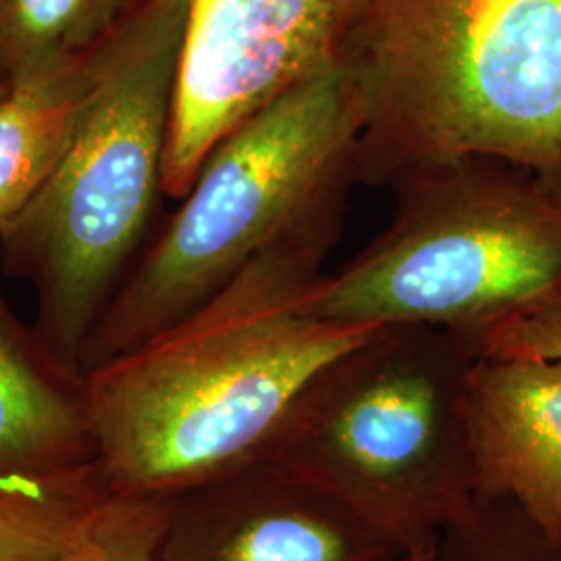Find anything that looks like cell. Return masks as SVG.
<instances>
[{
    "label": "cell",
    "instance_id": "1",
    "mask_svg": "<svg viewBox=\"0 0 561 561\" xmlns=\"http://www.w3.org/2000/svg\"><path fill=\"white\" fill-rule=\"evenodd\" d=\"M335 243L264 252L183 321L83 375L113 493L180 497L259 463L310 385L391 329L312 308Z\"/></svg>",
    "mask_w": 561,
    "mask_h": 561
},
{
    "label": "cell",
    "instance_id": "2",
    "mask_svg": "<svg viewBox=\"0 0 561 561\" xmlns=\"http://www.w3.org/2000/svg\"><path fill=\"white\" fill-rule=\"evenodd\" d=\"M341 60L360 183L468 157L561 180V0H368Z\"/></svg>",
    "mask_w": 561,
    "mask_h": 561
},
{
    "label": "cell",
    "instance_id": "3",
    "mask_svg": "<svg viewBox=\"0 0 561 561\" xmlns=\"http://www.w3.org/2000/svg\"><path fill=\"white\" fill-rule=\"evenodd\" d=\"M185 25L187 0H129L67 150L0 227L2 271L34 287V329L78 373L164 196Z\"/></svg>",
    "mask_w": 561,
    "mask_h": 561
},
{
    "label": "cell",
    "instance_id": "4",
    "mask_svg": "<svg viewBox=\"0 0 561 561\" xmlns=\"http://www.w3.org/2000/svg\"><path fill=\"white\" fill-rule=\"evenodd\" d=\"M360 102L343 60L241 121L108 304L81 373L138 347L217 296L261 254L340 236L358 181Z\"/></svg>",
    "mask_w": 561,
    "mask_h": 561
},
{
    "label": "cell",
    "instance_id": "5",
    "mask_svg": "<svg viewBox=\"0 0 561 561\" xmlns=\"http://www.w3.org/2000/svg\"><path fill=\"white\" fill-rule=\"evenodd\" d=\"M381 233L312 287L331 321L431 327L472 343L561 298V180L468 157L393 183Z\"/></svg>",
    "mask_w": 561,
    "mask_h": 561
},
{
    "label": "cell",
    "instance_id": "6",
    "mask_svg": "<svg viewBox=\"0 0 561 561\" xmlns=\"http://www.w3.org/2000/svg\"><path fill=\"white\" fill-rule=\"evenodd\" d=\"M474 352L431 327H391L324 370L266 454L414 556L479 505L461 416Z\"/></svg>",
    "mask_w": 561,
    "mask_h": 561
},
{
    "label": "cell",
    "instance_id": "7",
    "mask_svg": "<svg viewBox=\"0 0 561 561\" xmlns=\"http://www.w3.org/2000/svg\"><path fill=\"white\" fill-rule=\"evenodd\" d=\"M368 0H187L164 196L181 201L219 141L340 62Z\"/></svg>",
    "mask_w": 561,
    "mask_h": 561
},
{
    "label": "cell",
    "instance_id": "8",
    "mask_svg": "<svg viewBox=\"0 0 561 561\" xmlns=\"http://www.w3.org/2000/svg\"><path fill=\"white\" fill-rule=\"evenodd\" d=\"M370 524L273 461L175 497L161 561H403Z\"/></svg>",
    "mask_w": 561,
    "mask_h": 561
},
{
    "label": "cell",
    "instance_id": "9",
    "mask_svg": "<svg viewBox=\"0 0 561 561\" xmlns=\"http://www.w3.org/2000/svg\"><path fill=\"white\" fill-rule=\"evenodd\" d=\"M461 416L479 502L512 507L561 553V360L474 356Z\"/></svg>",
    "mask_w": 561,
    "mask_h": 561
},
{
    "label": "cell",
    "instance_id": "10",
    "mask_svg": "<svg viewBox=\"0 0 561 561\" xmlns=\"http://www.w3.org/2000/svg\"><path fill=\"white\" fill-rule=\"evenodd\" d=\"M99 466L85 377L48 350L0 289V484Z\"/></svg>",
    "mask_w": 561,
    "mask_h": 561
},
{
    "label": "cell",
    "instance_id": "11",
    "mask_svg": "<svg viewBox=\"0 0 561 561\" xmlns=\"http://www.w3.org/2000/svg\"><path fill=\"white\" fill-rule=\"evenodd\" d=\"M108 38L71 65L0 94V227L36 196L67 150Z\"/></svg>",
    "mask_w": 561,
    "mask_h": 561
},
{
    "label": "cell",
    "instance_id": "12",
    "mask_svg": "<svg viewBox=\"0 0 561 561\" xmlns=\"http://www.w3.org/2000/svg\"><path fill=\"white\" fill-rule=\"evenodd\" d=\"M129 0H0V94L96 50Z\"/></svg>",
    "mask_w": 561,
    "mask_h": 561
},
{
    "label": "cell",
    "instance_id": "13",
    "mask_svg": "<svg viewBox=\"0 0 561 561\" xmlns=\"http://www.w3.org/2000/svg\"><path fill=\"white\" fill-rule=\"evenodd\" d=\"M96 466L55 481L0 484V561H62L108 495Z\"/></svg>",
    "mask_w": 561,
    "mask_h": 561
},
{
    "label": "cell",
    "instance_id": "14",
    "mask_svg": "<svg viewBox=\"0 0 561 561\" xmlns=\"http://www.w3.org/2000/svg\"><path fill=\"white\" fill-rule=\"evenodd\" d=\"M175 497L108 493L62 561H161Z\"/></svg>",
    "mask_w": 561,
    "mask_h": 561
},
{
    "label": "cell",
    "instance_id": "15",
    "mask_svg": "<svg viewBox=\"0 0 561 561\" xmlns=\"http://www.w3.org/2000/svg\"><path fill=\"white\" fill-rule=\"evenodd\" d=\"M433 561H558V551L512 507L479 502L443 533Z\"/></svg>",
    "mask_w": 561,
    "mask_h": 561
},
{
    "label": "cell",
    "instance_id": "16",
    "mask_svg": "<svg viewBox=\"0 0 561 561\" xmlns=\"http://www.w3.org/2000/svg\"><path fill=\"white\" fill-rule=\"evenodd\" d=\"M472 352L474 356L561 360V298L491 329L472 343Z\"/></svg>",
    "mask_w": 561,
    "mask_h": 561
},
{
    "label": "cell",
    "instance_id": "17",
    "mask_svg": "<svg viewBox=\"0 0 561 561\" xmlns=\"http://www.w3.org/2000/svg\"><path fill=\"white\" fill-rule=\"evenodd\" d=\"M433 556H435V549L421 551V553H419V558H416V561H433Z\"/></svg>",
    "mask_w": 561,
    "mask_h": 561
},
{
    "label": "cell",
    "instance_id": "18",
    "mask_svg": "<svg viewBox=\"0 0 561 561\" xmlns=\"http://www.w3.org/2000/svg\"><path fill=\"white\" fill-rule=\"evenodd\" d=\"M416 558H419V553H414V556H408V558H405L403 561H416Z\"/></svg>",
    "mask_w": 561,
    "mask_h": 561
},
{
    "label": "cell",
    "instance_id": "19",
    "mask_svg": "<svg viewBox=\"0 0 561 561\" xmlns=\"http://www.w3.org/2000/svg\"><path fill=\"white\" fill-rule=\"evenodd\" d=\"M558 561H561V553H558Z\"/></svg>",
    "mask_w": 561,
    "mask_h": 561
}]
</instances>
